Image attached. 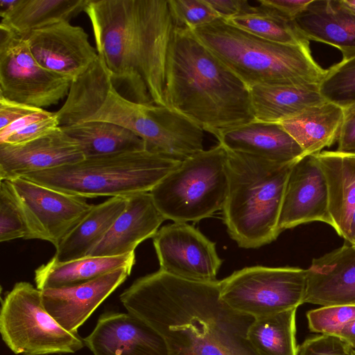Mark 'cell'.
Here are the masks:
<instances>
[{
	"instance_id": "obj_2",
	"label": "cell",
	"mask_w": 355,
	"mask_h": 355,
	"mask_svg": "<svg viewBox=\"0 0 355 355\" xmlns=\"http://www.w3.org/2000/svg\"><path fill=\"white\" fill-rule=\"evenodd\" d=\"M96 49L115 89L141 104L166 106V69L175 24L168 0H89Z\"/></svg>"
},
{
	"instance_id": "obj_31",
	"label": "cell",
	"mask_w": 355,
	"mask_h": 355,
	"mask_svg": "<svg viewBox=\"0 0 355 355\" xmlns=\"http://www.w3.org/2000/svg\"><path fill=\"white\" fill-rule=\"evenodd\" d=\"M226 23L263 40L289 45H300L309 41L291 21L268 7L251 6L246 12L223 19Z\"/></svg>"
},
{
	"instance_id": "obj_46",
	"label": "cell",
	"mask_w": 355,
	"mask_h": 355,
	"mask_svg": "<svg viewBox=\"0 0 355 355\" xmlns=\"http://www.w3.org/2000/svg\"><path fill=\"white\" fill-rule=\"evenodd\" d=\"M340 1L345 6L355 11V0H340Z\"/></svg>"
},
{
	"instance_id": "obj_22",
	"label": "cell",
	"mask_w": 355,
	"mask_h": 355,
	"mask_svg": "<svg viewBox=\"0 0 355 355\" xmlns=\"http://www.w3.org/2000/svg\"><path fill=\"white\" fill-rule=\"evenodd\" d=\"M314 155L325 177L332 227L347 241L355 209V155L323 150Z\"/></svg>"
},
{
	"instance_id": "obj_19",
	"label": "cell",
	"mask_w": 355,
	"mask_h": 355,
	"mask_svg": "<svg viewBox=\"0 0 355 355\" xmlns=\"http://www.w3.org/2000/svg\"><path fill=\"white\" fill-rule=\"evenodd\" d=\"M127 197V205L89 257H114L134 252L139 244L153 238L166 220L150 191Z\"/></svg>"
},
{
	"instance_id": "obj_24",
	"label": "cell",
	"mask_w": 355,
	"mask_h": 355,
	"mask_svg": "<svg viewBox=\"0 0 355 355\" xmlns=\"http://www.w3.org/2000/svg\"><path fill=\"white\" fill-rule=\"evenodd\" d=\"M113 86L110 73L98 55L71 81L64 103L55 112L60 127L87 122L100 109Z\"/></svg>"
},
{
	"instance_id": "obj_35",
	"label": "cell",
	"mask_w": 355,
	"mask_h": 355,
	"mask_svg": "<svg viewBox=\"0 0 355 355\" xmlns=\"http://www.w3.org/2000/svg\"><path fill=\"white\" fill-rule=\"evenodd\" d=\"M309 329L338 336L343 327L355 318V304L324 306L306 313Z\"/></svg>"
},
{
	"instance_id": "obj_21",
	"label": "cell",
	"mask_w": 355,
	"mask_h": 355,
	"mask_svg": "<svg viewBox=\"0 0 355 355\" xmlns=\"http://www.w3.org/2000/svg\"><path fill=\"white\" fill-rule=\"evenodd\" d=\"M294 22L309 41L338 49L343 59L355 56V11L340 0H312Z\"/></svg>"
},
{
	"instance_id": "obj_16",
	"label": "cell",
	"mask_w": 355,
	"mask_h": 355,
	"mask_svg": "<svg viewBox=\"0 0 355 355\" xmlns=\"http://www.w3.org/2000/svg\"><path fill=\"white\" fill-rule=\"evenodd\" d=\"M132 268H120L90 281L41 291L46 311L67 331L79 327L130 275Z\"/></svg>"
},
{
	"instance_id": "obj_45",
	"label": "cell",
	"mask_w": 355,
	"mask_h": 355,
	"mask_svg": "<svg viewBox=\"0 0 355 355\" xmlns=\"http://www.w3.org/2000/svg\"><path fill=\"white\" fill-rule=\"evenodd\" d=\"M16 1L17 0H0V15L4 14L10 10L14 6Z\"/></svg>"
},
{
	"instance_id": "obj_43",
	"label": "cell",
	"mask_w": 355,
	"mask_h": 355,
	"mask_svg": "<svg viewBox=\"0 0 355 355\" xmlns=\"http://www.w3.org/2000/svg\"><path fill=\"white\" fill-rule=\"evenodd\" d=\"M355 349V318L349 321L337 336Z\"/></svg>"
},
{
	"instance_id": "obj_33",
	"label": "cell",
	"mask_w": 355,
	"mask_h": 355,
	"mask_svg": "<svg viewBox=\"0 0 355 355\" xmlns=\"http://www.w3.org/2000/svg\"><path fill=\"white\" fill-rule=\"evenodd\" d=\"M26 216L19 199L8 180L0 183V241L28 239Z\"/></svg>"
},
{
	"instance_id": "obj_36",
	"label": "cell",
	"mask_w": 355,
	"mask_h": 355,
	"mask_svg": "<svg viewBox=\"0 0 355 355\" xmlns=\"http://www.w3.org/2000/svg\"><path fill=\"white\" fill-rule=\"evenodd\" d=\"M297 355H354V349L335 336L318 335L297 347Z\"/></svg>"
},
{
	"instance_id": "obj_37",
	"label": "cell",
	"mask_w": 355,
	"mask_h": 355,
	"mask_svg": "<svg viewBox=\"0 0 355 355\" xmlns=\"http://www.w3.org/2000/svg\"><path fill=\"white\" fill-rule=\"evenodd\" d=\"M60 127L55 112L46 119L33 123L25 128L10 135L3 142L10 145L25 144L42 137Z\"/></svg>"
},
{
	"instance_id": "obj_28",
	"label": "cell",
	"mask_w": 355,
	"mask_h": 355,
	"mask_svg": "<svg viewBox=\"0 0 355 355\" xmlns=\"http://www.w3.org/2000/svg\"><path fill=\"white\" fill-rule=\"evenodd\" d=\"M89 0H17L14 6L0 15V27L24 38L37 29L62 21H69L85 9Z\"/></svg>"
},
{
	"instance_id": "obj_10",
	"label": "cell",
	"mask_w": 355,
	"mask_h": 355,
	"mask_svg": "<svg viewBox=\"0 0 355 355\" xmlns=\"http://www.w3.org/2000/svg\"><path fill=\"white\" fill-rule=\"evenodd\" d=\"M71 83L41 66L25 38L0 27L1 96L43 109L67 96Z\"/></svg>"
},
{
	"instance_id": "obj_30",
	"label": "cell",
	"mask_w": 355,
	"mask_h": 355,
	"mask_svg": "<svg viewBox=\"0 0 355 355\" xmlns=\"http://www.w3.org/2000/svg\"><path fill=\"white\" fill-rule=\"evenodd\" d=\"M296 310L254 319L248 338L258 355H297Z\"/></svg>"
},
{
	"instance_id": "obj_17",
	"label": "cell",
	"mask_w": 355,
	"mask_h": 355,
	"mask_svg": "<svg viewBox=\"0 0 355 355\" xmlns=\"http://www.w3.org/2000/svg\"><path fill=\"white\" fill-rule=\"evenodd\" d=\"M84 158L79 144L58 127L52 132L25 144H0V180H12Z\"/></svg>"
},
{
	"instance_id": "obj_20",
	"label": "cell",
	"mask_w": 355,
	"mask_h": 355,
	"mask_svg": "<svg viewBox=\"0 0 355 355\" xmlns=\"http://www.w3.org/2000/svg\"><path fill=\"white\" fill-rule=\"evenodd\" d=\"M225 149L259 156L278 163L298 161L306 156L293 138L277 123L254 120L214 135Z\"/></svg>"
},
{
	"instance_id": "obj_44",
	"label": "cell",
	"mask_w": 355,
	"mask_h": 355,
	"mask_svg": "<svg viewBox=\"0 0 355 355\" xmlns=\"http://www.w3.org/2000/svg\"><path fill=\"white\" fill-rule=\"evenodd\" d=\"M347 241L351 245L355 244V209L351 218L349 229V235Z\"/></svg>"
},
{
	"instance_id": "obj_29",
	"label": "cell",
	"mask_w": 355,
	"mask_h": 355,
	"mask_svg": "<svg viewBox=\"0 0 355 355\" xmlns=\"http://www.w3.org/2000/svg\"><path fill=\"white\" fill-rule=\"evenodd\" d=\"M60 128L79 144L85 157L146 150L140 137L114 123L89 121Z\"/></svg>"
},
{
	"instance_id": "obj_7",
	"label": "cell",
	"mask_w": 355,
	"mask_h": 355,
	"mask_svg": "<svg viewBox=\"0 0 355 355\" xmlns=\"http://www.w3.org/2000/svg\"><path fill=\"white\" fill-rule=\"evenodd\" d=\"M227 153L220 144L181 162L150 191L166 220L198 222L222 210L228 187Z\"/></svg>"
},
{
	"instance_id": "obj_5",
	"label": "cell",
	"mask_w": 355,
	"mask_h": 355,
	"mask_svg": "<svg viewBox=\"0 0 355 355\" xmlns=\"http://www.w3.org/2000/svg\"><path fill=\"white\" fill-rule=\"evenodd\" d=\"M248 87L261 84H317L326 74L313 59L309 42H270L223 19L191 31Z\"/></svg>"
},
{
	"instance_id": "obj_4",
	"label": "cell",
	"mask_w": 355,
	"mask_h": 355,
	"mask_svg": "<svg viewBox=\"0 0 355 355\" xmlns=\"http://www.w3.org/2000/svg\"><path fill=\"white\" fill-rule=\"evenodd\" d=\"M227 193L222 209L227 232L239 247L255 249L280 234L287 178L293 164L227 150Z\"/></svg>"
},
{
	"instance_id": "obj_26",
	"label": "cell",
	"mask_w": 355,
	"mask_h": 355,
	"mask_svg": "<svg viewBox=\"0 0 355 355\" xmlns=\"http://www.w3.org/2000/svg\"><path fill=\"white\" fill-rule=\"evenodd\" d=\"M343 119L344 111L326 101L279 123L306 156L321 152L338 140Z\"/></svg>"
},
{
	"instance_id": "obj_47",
	"label": "cell",
	"mask_w": 355,
	"mask_h": 355,
	"mask_svg": "<svg viewBox=\"0 0 355 355\" xmlns=\"http://www.w3.org/2000/svg\"><path fill=\"white\" fill-rule=\"evenodd\" d=\"M354 355H355V349H354Z\"/></svg>"
},
{
	"instance_id": "obj_42",
	"label": "cell",
	"mask_w": 355,
	"mask_h": 355,
	"mask_svg": "<svg viewBox=\"0 0 355 355\" xmlns=\"http://www.w3.org/2000/svg\"><path fill=\"white\" fill-rule=\"evenodd\" d=\"M53 112L44 109L21 118L2 130H0V143L3 142L10 135L25 128L29 125L51 116Z\"/></svg>"
},
{
	"instance_id": "obj_13",
	"label": "cell",
	"mask_w": 355,
	"mask_h": 355,
	"mask_svg": "<svg viewBox=\"0 0 355 355\" xmlns=\"http://www.w3.org/2000/svg\"><path fill=\"white\" fill-rule=\"evenodd\" d=\"M25 40L41 66L71 81L83 73L98 57L87 32L67 21L35 30Z\"/></svg>"
},
{
	"instance_id": "obj_9",
	"label": "cell",
	"mask_w": 355,
	"mask_h": 355,
	"mask_svg": "<svg viewBox=\"0 0 355 355\" xmlns=\"http://www.w3.org/2000/svg\"><path fill=\"white\" fill-rule=\"evenodd\" d=\"M306 269L254 266L220 280V296L230 307L254 318L304 304Z\"/></svg>"
},
{
	"instance_id": "obj_48",
	"label": "cell",
	"mask_w": 355,
	"mask_h": 355,
	"mask_svg": "<svg viewBox=\"0 0 355 355\" xmlns=\"http://www.w3.org/2000/svg\"><path fill=\"white\" fill-rule=\"evenodd\" d=\"M354 248H355V244L354 245H352Z\"/></svg>"
},
{
	"instance_id": "obj_39",
	"label": "cell",
	"mask_w": 355,
	"mask_h": 355,
	"mask_svg": "<svg viewBox=\"0 0 355 355\" xmlns=\"http://www.w3.org/2000/svg\"><path fill=\"white\" fill-rule=\"evenodd\" d=\"M338 142L336 151L355 155V108L344 112V119Z\"/></svg>"
},
{
	"instance_id": "obj_38",
	"label": "cell",
	"mask_w": 355,
	"mask_h": 355,
	"mask_svg": "<svg viewBox=\"0 0 355 355\" xmlns=\"http://www.w3.org/2000/svg\"><path fill=\"white\" fill-rule=\"evenodd\" d=\"M41 110L0 96V130L21 118Z\"/></svg>"
},
{
	"instance_id": "obj_14",
	"label": "cell",
	"mask_w": 355,
	"mask_h": 355,
	"mask_svg": "<svg viewBox=\"0 0 355 355\" xmlns=\"http://www.w3.org/2000/svg\"><path fill=\"white\" fill-rule=\"evenodd\" d=\"M315 221L323 222L333 227L325 177L317 158L311 155L303 157L291 168L278 227L282 232Z\"/></svg>"
},
{
	"instance_id": "obj_41",
	"label": "cell",
	"mask_w": 355,
	"mask_h": 355,
	"mask_svg": "<svg viewBox=\"0 0 355 355\" xmlns=\"http://www.w3.org/2000/svg\"><path fill=\"white\" fill-rule=\"evenodd\" d=\"M222 19H226L248 10L251 5L247 0H206Z\"/></svg>"
},
{
	"instance_id": "obj_1",
	"label": "cell",
	"mask_w": 355,
	"mask_h": 355,
	"mask_svg": "<svg viewBox=\"0 0 355 355\" xmlns=\"http://www.w3.org/2000/svg\"><path fill=\"white\" fill-rule=\"evenodd\" d=\"M120 300L163 336L168 355H258L248 338L254 318L222 300L220 280L189 281L159 270L136 279Z\"/></svg>"
},
{
	"instance_id": "obj_12",
	"label": "cell",
	"mask_w": 355,
	"mask_h": 355,
	"mask_svg": "<svg viewBox=\"0 0 355 355\" xmlns=\"http://www.w3.org/2000/svg\"><path fill=\"white\" fill-rule=\"evenodd\" d=\"M159 270L183 279L217 281L223 263L216 243L188 223L173 222L161 227L153 238Z\"/></svg>"
},
{
	"instance_id": "obj_11",
	"label": "cell",
	"mask_w": 355,
	"mask_h": 355,
	"mask_svg": "<svg viewBox=\"0 0 355 355\" xmlns=\"http://www.w3.org/2000/svg\"><path fill=\"white\" fill-rule=\"evenodd\" d=\"M24 209L29 234L57 248L91 211L85 198L18 178L8 180Z\"/></svg>"
},
{
	"instance_id": "obj_27",
	"label": "cell",
	"mask_w": 355,
	"mask_h": 355,
	"mask_svg": "<svg viewBox=\"0 0 355 355\" xmlns=\"http://www.w3.org/2000/svg\"><path fill=\"white\" fill-rule=\"evenodd\" d=\"M135 252L114 257H85L58 263L51 259L35 271L36 287L40 290L82 284L120 268H132Z\"/></svg>"
},
{
	"instance_id": "obj_15",
	"label": "cell",
	"mask_w": 355,
	"mask_h": 355,
	"mask_svg": "<svg viewBox=\"0 0 355 355\" xmlns=\"http://www.w3.org/2000/svg\"><path fill=\"white\" fill-rule=\"evenodd\" d=\"M83 341L94 355H168L163 336L129 312L103 313Z\"/></svg>"
},
{
	"instance_id": "obj_23",
	"label": "cell",
	"mask_w": 355,
	"mask_h": 355,
	"mask_svg": "<svg viewBox=\"0 0 355 355\" xmlns=\"http://www.w3.org/2000/svg\"><path fill=\"white\" fill-rule=\"evenodd\" d=\"M317 84H261L249 89L255 120L281 123L326 102Z\"/></svg>"
},
{
	"instance_id": "obj_40",
	"label": "cell",
	"mask_w": 355,
	"mask_h": 355,
	"mask_svg": "<svg viewBox=\"0 0 355 355\" xmlns=\"http://www.w3.org/2000/svg\"><path fill=\"white\" fill-rule=\"evenodd\" d=\"M311 1L312 0H257L260 5L272 8L291 21H294Z\"/></svg>"
},
{
	"instance_id": "obj_32",
	"label": "cell",
	"mask_w": 355,
	"mask_h": 355,
	"mask_svg": "<svg viewBox=\"0 0 355 355\" xmlns=\"http://www.w3.org/2000/svg\"><path fill=\"white\" fill-rule=\"evenodd\" d=\"M318 87L326 101L344 112L355 108V56L343 59L327 69Z\"/></svg>"
},
{
	"instance_id": "obj_25",
	"label": "cell",
	"mask_w": 355,
	"mask_h": 355,
	"mask_svg": "<svg viewBox=\"0 0 355 355\" xmlns=\"http://www.w3.org/2000/svg\"><path fill=\"white\" fill-rule=\"evenodd\" d=\"M127 205L126 196L111 197L98 205L55 248L53 261L67 262L87 257L103 239Z\"/></svg>"
},
{
	"instance_id": "obj_34",
	"label": "cell",
	"mask_w": 355,
	"mask_h": 355,
	"mask_svg": "<svg viewBox=\"0 0 355 355\" xmlns=\"http://www.w3.org/2000/svg\"><path fill=\"white\" fill-rule=\"evenodd\" d=\"M168 1L176 27L192 31L221 19L206 0Z\"/></svg>"
},
{
	"instance_id": "obj_3",
	"label": "cell",
	"mask_w": 355,
	"mask_h": 355,
	"mask_svg": "<svg viewBox=\"0 0 355 355\" xmlns=\"http://www.w3.org/2000/svg\"><path fill=\"white\" fill-rule=\"evenodd\" d=\"M164 96L167 107L213 135L255 120L245 83L190 30L175 26Z\"/></svg>"
},
{
	"instance_id": "obj_6",
	"label": "cell",
	"mask_w": 355,
	"mask_h": 355,
	"mask_svg": "<svg viewBox=\"0 0 355 355\" xmlns=\"http://www.w3.org/2000/svg\"><path fill=\"white\" fill-rule=\"evenodd\" d=\"M180 163L143 150L85 157L21 178L83 198L128 196L150 191Z\"/></svg>"
},
{
	"instance_id": "obj_18",
	"label": "cell",
	"mask_w": 355,
	"mask_h": 355,
	"mask_svg": "<svg viewBox=\"0 0 355 355\" xmlns=\"http://www.w3.org/2000/svg\"><path fill=\"white\" fill-rule=\"evenodd\" d=\"M304 303L355 304V248L349 243L313 259L306 269Z\"/></svg>"
},
{
	"instance_id": "obj_8",
	"label": "cell",
	"mask_w": 355,
	"mask_h": 355,
	"mask_svg": "<svg viewBox=\"0 0 355 355\" xmlns=\"http://www.w3.org/2000/svg\"><path fill=\"white\" fill-rule=\"evenodd\" d=\"M0 332L15 354L75 353L85 346L78 334L64 329L46 311L41 290L26 282L16 283L2 300Z\"/></svg>"
}]
</instances>
